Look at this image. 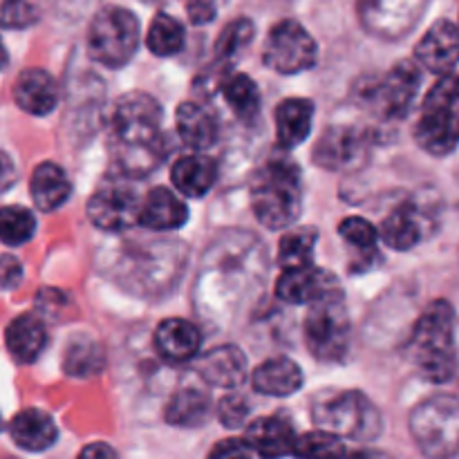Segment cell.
<instances>
[{
  "instance_id": "5bb4252c",
  "label": "cell",
  "mask_w": 459,
  "mask_h": 459,
  "mask_svg": "<svg viewBox=\"0 0 459 459\" xmlns=\"http://www.w3.org/2000/svg\"><path fill=\"white\" fill-rule=\"evenodd\" d=\"M368 137L354 126H334L314 148V161L330 170H348L366 157Z\"/></svg>"
},
{
  "instance_id": "9c48e42d",
  "label": "cell",
  "mask_w": 459,
  "mask_h": 459,
  "mask_svg": "<svg viewBox=\"0 0 459 459\" xmlns=\"http://www.w3.org/2000/svg\"><path fill=\"white\" fill-rule=\"evenodd\" d=\"M134 178L121 173V178H106L88 202V218L97 229L121 233L139 224L143 200L133 184Z\"/></svg>"
},
{
  "instance_id": "6da1fadb",
  "label": "cell",
  "mask_w": 459,
  "mask_h": 459,
  "mask_svg": "<svg viewBox=\"0 0 459 459\" xmlns=\"http://www.w3.org/2000/svg\"><path fill=\"white\" fill-rule=\"evenodd\" d=\"M161 119L164 112L151 94L128 92L117 99L110 115V139L121 173L139 178L157 164Z\"/></svg>"
},
{
  "instance_id": "d4e9b609",
  "label": "cell",
  "mask_w": 459,
  "mask_h": 459,
  "mask_svg": "<svg viewBox=\"0 0 459 459\" xmlns=\"http://www.w3.org/2000/svg\"><path fill=\"white\" fill-rule=\"evenodd\" d=\"M314 103L309 99H285L276 108V134L278 143L285 151H294L312 133Z\"/></svg>"
},
{
  "instance_id": "f6af8a7d",
  "label": "cell",
  "mask_w": 459,
  "mask_h": 459,
  "mask_svg": "<svg viewBox=\"0 0 459 459\" xmlns=\"http://www.w3.org/2000/svg\"><path fill=\"white\" fill-rule=\"evenodd\" d=\"M457 27H459V22H457Z\"/></svg>"
},
{
  "instance_id": "f546056e",
  "label": "cell",
  "mask_w": 459,
  "mask_h": 459,
  "mask_svg": "<svg viewBox=\"0 0 459 459\" xmlns=\"http://www.w3.org/2000/svg\"><path fill=\"white\" fill-rule=\"evenodd\" d=\"M220 94H222L224 101L229 103L233 115L240 117V119L251 121L258 117L260 90L249 74H242V72H229V74L224 76L222 85H220Z\"/></svg>"
},
{
  "instance_id": "9a60e30c",
  "label": "cell",
  "mask_w": 459,
  "mask_h": 459,
  "mask_svg": "<svg viewBox=\"0 0 459 459\" xmlns=\"http://www.w3.org/2000/svg\"><path fill=\"white\" fill-rule=\"evenodd\" d=\"M245 439L254 448V453H258L263 459H282L294 455L299 435L285 417L269 415L247 424Z\"/></svg>"
},
{
  "instance_id": "30bf717a",
  "label": "cell",
  "mask_w": 459,
  "mask_h": 459,
  "mask_svg": "<svg viewBox=\"0 0 459 459\" xmlns=\"http://www.w3.org/2000/svg\"><path fill=\"white\" fill-rule=\"evenodd\" d=\"M318 58L316 40L299 21H281L269 30L263 63L278 74H300L312 70Z\"/></svg>"
},
{
  "instance_id": "484cf974",
  "label": "cell",
  "mask_w": 459,
  "mask_h": 459,
  "mask_svg": "<svg viewBox=\"0 0 459 459\" xmlns=\"http://www.w3.org/2000/svg\"><path fill=\"white\" fill-rule=\"evenodd\" d=\"M175 124H178L179 139L191 151H206V148L218 142V119H215L209 108L200 106V103H182L178 108V115H175Z\"/></svg>"
},
{
  "instance_id": "5b68a950",
  "label": "cell",
  "mask_w": 459,
  "mask_h": 459,
  "mask_svg": "<svg viewBox=\"0 0 459 459\" xmlns=\"http://www.w3.org/2000/svg\"><path fill=\"white\" fill-rule=\"evenodd\" d=\"M139 43L142 27L130 9L110 4L94 13L88 27V54L99 65L124 67L137 54Z\"/></svg>"
},
{
  "instance_id": "f1b7e54d",
  "label": "cell",
  "mask_w": 459,
  "mask_h": 459,
  "mask_svg": "<svg viewBox=\"0 0 459 459\" xmlns=\"http://www.w3.org/2000/svg\"><path fill=\"white\" fill-rule=\"evenodd\" d=\"M316 242L318 231L314 227H300L282 233L281 242H278V264L282 267V272L314 267Z\"/></svg>"
},
{
  "instance_id": "83f0119b",
  "label": "cell",
  "mask_w": 459,
  "mask_h": 459,
  "mask_svg": "<svg viewBox=\"0 0 459 459\" xmlns=\"http://www.w3.org/2000/svg\"><path fill=\"white\" fill-rule=\"evenodd\" d=\"M213 402L202 388H179L166 406V421L179 429H195L211 417Z\"/></svg>"
},
{
  "instance_id": "603a6c76",
  "label": "cell",
  "mask_w": 459,
  "mask_h": 459,
  "mask_svg": "<svg viewBox=\"0 0 459 459\" xmlns=\"http://www.w3.org/2000/svg\"><path fill=\"white\" fill-rule=\"evenodd\" d=\"M9 435H12L13 444L21 446L22 451L40 453L48 451L58 437L56 421L39 408H27L13 415L9 421Z\"/></svg>"
},
{
  "instance_id": "f35d334b",
  "label": "cell",
  "mask_w": 459,
  "mask_h": 459,
  "mask_svg": "<svg viewBox=\"0 0 459 459\" xmlns=\"http://www.w3.org/2000/svg\"><path fill=\"white\" fill-rule=\"evenodd\" d=\"M209 459H254V448L247 439H222L211 448Z\"/></svg>"
},
{
  "instance_id": "7402d4cb",
  "label": "cell",
  "mask_w": 459,
  "mask_h": 459,
  "mask_svg": "<svg viewBox=\"0 0 459 459\" xmlns=\"http://www.w3.org/2000/svg\"><path fill=\"white\" fill-rule=\"evenodd\" d=\"M30 195L40 213H54L70 200L72 182L61 166L54 161H43L31 173Z\"/></svg>"
},
{
  "instance_id": "836d02e7",
  "label": "cell",
  "mask_w": 459,
  "mask_h": 459,
  "mask_svg": "<svg viewBox=\"0 0 459 459\" xmlns=\"http://www.w3.org/2000/svg\"><path fill=\"white\" fill-rule=\"evenodd\" d=\"M294 455L299 459H345L348 451L339 435L318 429L312 433L299 435Z\"/></svg>"
},
{
  "instance_id": "44dd1931",
  "label": "cell",
  "mask_w": 459,
  "mask_h": 459,
  "mask_svg": "<svg viewBox=\"0 0 459 459\" xmlns=\"http://www.w3.org/2000/svg\"><path fill=\"white\" fill-rule=\"evenodd\" d=\"M303 370L287 357L267 359L251 372V385L255 393L267 397H291L303 388Z\"/></svg>"
},
{
  "instance_id": "d6986e66",
  "label": "cell",
  "mask_w": 459,
  "mask_h": 459,
  "mask_svg": "<svg viewBox=\"0 0 459 459\" xmlns=\"http://www.w3.org/2000/svg\"><path fill=\"white\" fill-rule=\"evenodd\" d=\"M188 220V206L170 188L155 186L143 197L139 224L148 231H175Z\"/></svg>"
},
{
  "instance_id": "3957f363",
  "label": "cell",
  "mask_w": 459,
  "mask_h": 459,
  "mask_svg": "<svg viewBox=\"0 0 459 459\" xmlns=\"http://www.w3.org/2000/svg\"><path fill=\"white\" fill-rule=\"evenodd\" d=\"M411 359L430 384H446L455 375V309L433 300L417 318L411 336Z\"/></svg>"
},
{
  "instance_id": "d6a6232c",
  "label": "cell",
  "mask_w": 459,
  "mask_h": 459,
  "mask_svg": "<svg viewBox=\"0 0 459 459\" xmlns=\"http://www.w3.org/2000/svg\"><path fill=\"white\" fill-rule=\"evenodd\" d=\"M254 40V22L249 18H236L229 22L215 43V63L231 67V63L247 49Z\"/></svg>"
},
{
  "instance_id": "ac0fdd59",
  "label": "cell",
  "mask_w": 459,
  "mask_h": 459,
  "mask_svg": "<svg viewBox=\"0 0 459 459\" xmlns=\"http://www.w3.org/2000/svg\"><path fill=\"white\" fill-rule=\"evenodd\" d=\"M202 334L197 325L184 318H166L155 330V350L164 361L186 363L197 357Z\"/></svg>"
},
{
  "instance_id": "4316f807",
  "label": "cell",
  "mask_w": 459,
  "mask_h": 459,
  "mask_svg": "<svg viewBox=\"0 0 459 459\" xmlns=\"http://www.w3.org/2000/svg\"><path fill=\"white\" fill-rule=\"evenodd\" d=\"M173 186L186 197H204L218 179V166L211 157L191 152L182 155L170 169Z\"/></svg>"
},
{
  "instance_id": "7c38bea8",
  "label": "cell",
  "mask_w": 459,
  "mask_h": 459,
  "mask_svg": "<svg viewBox=\"0 0 459 459\" xmlns=\"http://www.w3.org/2000/svg\"><path fill=\"white\" fill-rule=\"evenodd\" d=\"M276 296L287 305H314L327 299H343L339 278L321 267L282 272L276 282Z\"/></svg>"
},
{
  "instance_id": "60d3db41",
  "label": "cell",
  "mask_w": 459,
  "mask_h": 459,
  "mask_svg": "<svg viewBox=\"0 0 459 459\" xmlns=\"http://www.w3.org/2000/svg\"><path fill=\"white\" fill-rule=\"evenodd\" d=\"M21 278H22L21 263H18L13 255L4 254L3 255V287L4 290H12V287H16L18 282H21Z\"/></svg>"
},
{
  "instance_id": "8992f818",
  "label": "cell",
  "mask_w": 459,
  "mask_h": 459,
  "mask_svg": "<svg viewBox=\"0 0 459 459\" xmlns=\"http://www.w3.org/2000/svg\"><path fill=\"white\" fill-rule=\"evenodd\" d=\"M314 424L339 437L370 442L381 435V412L370 399L357 390L325 394L314 403Z\"/></svg>"
},
{
  "instance_id": "2e32d148",
  "label": "cell",
  "mask_w": 459,
  "mask_h": 459,
  "mask_svg": "<svg viewBox=\"0 0 459 459\" xmlns=\"http://www.w3.org/2000/svg\"><path fill=\"white\" fill-rule=\"evenodd\" d=\"M197 375L215 388L233 390L240 388L249 377V363L245 352L238 345H220L209 350L204 357L197 361Z\"/></svg>"
},
{
  "instance_id": "8fae6325",
  "label": "cell",
  "mask_w": 459,
  "mask_h": 459,
  "mask_svg": "<svg viewBox=\"0 0 459 459\" xmlns=\"http://www.w3.org/2000/svg\"><path fill=\"white\" fill-rule=\"evenodd\" d=\"M421 67L417 61H399L379 83L372 88V101L384 119H403L415 103L421 88Z\"/></svg>"
},
{
  "instance_id": "1f68e13d",
  "label": "cell",
  "mask_w": 459,
  "mask_h": 459,
  "mask_svg": "<svg viewBox=\"0 0 459 459\" xmlns=\"http://www.w3.org/2000/svg\"><path fill=\"white\" fill-rule=\"evenodd\" d=\"M36 215L25 206H4L0 211V238L4 247H22L36 236Z\"/></svg>"
},
{
  "instance_id": "ab89813d",
  "label": "cell",
  "mask_w": 459,
  "mask_h": 459,
  "mask_svg": "<svg viewBox=\"0 0 459 459\" xmlns=\"http://www.w3.org/2000/svg\"><path fill=\"white\" fill-rule=\"evenodd\" d=\"M186 12L191 22H195V25H209L215 18V13H218V7H215L213 0H188Z\"/></svg>"
},
{
  "instance_id": "ba28073f",
  "label": "cell",
  "mask_w": 459,
  "mask_h": 459,
  "mask_svg": "<svg viewBox=\"0 0 459 459\" xmlns=\"http://www.w3.org/2000/svg\"><path fill=\"white\" fill-rule=\"evenodd\" d=\"M303 334L314 359L323 363L341 361L348 354L352 339V323L343 299H327L309 305Z\"/></svg>"
},
{
  "instance_id": "8d00e7d4",
  "label": "cell",
  "mask_w": 459,
  "mask_h": 459,
  "mask_svg": "<svg viewBox=\"0 0 459 459\" xmlns=\"http://www.w3.org/2000/svg\"><path fill=\"white\" fill-rule=\"evenodd\" d=\"M40 18V0H3L4 30H25Z\"/></svg>"
},
{
  "instance_id": "52a82bcc",
  "label": "cell",
  "mask_w": 459,
  "mask_h": 459,
  "mask_svg": "<svg viewBox=\"0 0 459 459\" xmlns=\"http://www.w3.org/2000/svg\"><path fill=\"white\" fill-rule=\"evenodd\" d=\"M411 435L430 459H451L459 453V399L435 394L411 412Z\"/></svg>"
},
{
  "instance_id": "cb8c5ba5",
  "label": "cell",
  "mask_w": 459,
  "mask_h": 459,
  "mask_svg": "<svg viewBox=\"0 0 459 459\" xmlns=\"http://www.w3.org/2000/svg\"><path fill=\"white\" fill-rule=\"evenodd\" d=\"M379 236L390 249L411 251L424 238V222H421L420 206L412 202H402L394 206L379 227Z\"/></svg>"
},
{
  "instance_id": "277c9868",
  "label": "cell",
  "mask_w": 459,
  "mask_h": 459,
  "mask_svg": "<svg viewBox=\"0 0 459 459\" xmlns=\"http://www.w3.org/2000/svg\"><path fill=\"white\" fill-rule=\"evenodd\" d=\"M415 139L430 155H448L459 146V76H442L421 103Z\"/></svg>"
},
{
  "instance_id": "7a4b0ae2",
  "label": "cell",
  "mask_w": 459,
  "mask_h": 459,
  "mask_svg": "<svg viewBox=\"0 0 459 459\" xmlns=\"http://www.w3.org/2000/svg\"><path fill=\"white\" fill-rule=\"evenodd\" d=\"M251 209L264 229L282 231L300 218L303 178L291 160L272 157L251 178Z\"/></svg>"
},
{
  "instance_id": "ee69618b",
  "label": "cell",
  "mask_w": 459,
  "mask_h": 459,
  "mask_svg": "<svg viewBox=\"0 0 459 459\" xmlns=\"http://www.w3.org/2000/svg\"><path fill=\"white\" fill-rule=\"evenodd\" d=\"M3 170H4V184H3V188L4 191H7L9 186H12V160H9V155H4L3 157Z\"/></svg>"
},
{
  "instance_id": "b9f144b4",
  "label": "cell",
  "mask_w": 459,
  "mask_h": 459,
  "mask_svg": "<svg viewBox=\"0 0 459 459\" xmlns=\"http://www.w3.org/2000/svg\"><path fill=\"white\" fill-rule=\"evenodd\" d=\"M79 459H119V455H117V451L110 444L94 442L88 444V446L79 453Z\"/></svg>"
},
{
  "instance_id": "ffe728a7",
  "label": "cell",
  "mask_w": 459,
  "mask_h": 459,
  "mask_svg": "<svg viewBox=\"0 0 459 459\" xmlns=\"http://www.w3.org/2000/svg\"><path fill=\"white\" fill-rule=\"evenodd\" d=\"M4 345L16 363H34L48 345V327L36 314H21L4 330Z\"/></svg>"
},
{
  "instance_id": "e0dca14e",
  "label": "cell",
  "mask_w": 459,
  "mask_h": 459,
  "mask_svg": "<svg viewBox=\"0 0 459 459\" xmlns=\"http://www.w3.org/2000/svg\"><path fill=\"white\" fill-rule=\"evenodd\" d=\"M13 101L27 115L48 117L58 106L56 79L43 67L22 70L13 83Z\"/></svg>"
},
{
  "instance_id": "7bdbcfd3",
  "label": "cell",
  "mask_w": 459,
  "mask_h": 459,
  "mask_svg": "<svg viewBox=\"0 0 459 459\" xmlns=\"http://www.w3.org/2000/svg\"><path fill=\"white\" fill-rule=\"evenodd\" d=\"M348 459H394V457L385 451H377V448H361V451H354Z\"/></svg>"
},
{
  "instance_id": "4dcf8cb0",
  "label": "cell",
  "mask_w": 459,
  "mask_h": 459,
  "mask_svg": "<svg viewBox=\"0 0 459 459\" xmlns=\"http://www.w3.org/2000/svg\"><path fill=\"white\" fill-rule=\"evenodd\" d=\"M184 43H186V31L178 18H173L170 13H157L152 18L151 25H148L146 48L155 56H175V54L182 52Z\"/></svg>"
},
{
  "instance_id": "e575fe53",
  "label": "cell",
  "mask_w": 459,
  "mask_h": 459,
  "mask_svg": "<svg viewBox=\"0 0 459 459\" xmlns=\"http://www.w3.org/2000/svg\"><path fill=\"white\" fill-rule=\"evenodd\" d=\"M63 368L70 377H92L103 370V352L94 341L70 343L63 359Z\"/></svg>"
},
{
  "instance_id": "d590c367",
  "label": "cell",
  "mask_w": 459,
  "mask_h": 459,
  "mask_svg": "<svg viewBox=\"0 0 459 459\" xmlns=\"http://www.w3.org/2000/svg\"><path fill=\"white\" fill-rule=\"evenodd\" d=\"M339 236L348 242L350 247H354L361 254H372L377 251V245H379L381 236L379 229L372 222H368L366 218H345L343 222L339 224Z\"/></svg>"
},
{
  "instance_id": "74e56055",
  "label": "cell",
  "mask_w": 459,
  "mask_h": 459,
  "mask_svg": "<svg viewBox=\"0 0 459 459\" xmlns=\"http://www.w3.org/2000/svg\"><path fill=\"white\" fill-rule=\"evenodd\" d=\"M218 420L220 424L227 426V429H240V426L247 424V417H249V402H247L242 394H227V397L220 399L218 403Z\"/></svg>"
},
{
  "instance_id": "4fadbf2b",
  "label": "cell",
  "mask_w": 459,
  "mask_h": 459,
  "mask_svg": "<svg viewBox=\"0 0 459 459\" xmlns=\"http://www.w3.org/2000/svg\"><path fill=\"white\" fill-rule=\"evenodd\" d=\"M415 56L417 63L433 74H453L459 63V27L446 18L435 22L417 43Z\"/></svg>"
}]
</instances>
